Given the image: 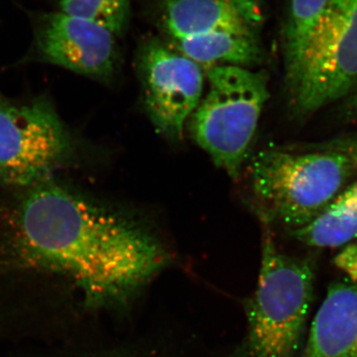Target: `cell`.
Returning a JSON list of instances; mask_svg holds the SVG:
<instances>
[{
  "instance_id": "cell-16",
  "label": "cell",
  "mask_w": 357,
  "mask_h": 357,
  "mask_svg": "<svg viewBox=\"0 0 357 357\" xmlns=\"http://www.w3.org/2000/svg\"><path fill=\"white\" fill-rule=\"evenodd\" d=\"M356 173H357V154H356ZM333 203L347 204V206L357 208V178L352 184L347 185V189L342 192L340 197Z\"/></svg>"
},
{
  "instance_id": "cell-8",
  "label": "cell",
  "mask_w": 357,
  "mask_h": 357,
  "mask_svg": "<svg viewBox=\"0 0 357 357\" xmlns=\"http://www.w3.org/2000/svg\"><path fill=\"white\" fill-rule=\"evenodd\" d=\"M138 65L152 123L167 137L180 138L203 95L201 67L157 39L143 44Z\"/></svg>"
},
{
  "instance_id": "cell-3",
  "label": "cell",
  "mask_w": 357,
  "mask_h": 357,
  "mask_svg": "<svg viewBox=\"0 0 357 357\" xmlns=\"http://www.w3.org/2000/svg\"><path fill=\"white\" fill-rule=\"evenodd\" d=\"M83 158V142L46 95L0 93V189L64 175Z\"/></svg>"
},
{
  "instance_id": "cell-14",
  "label": "cell",
  "mask_w": 357,
  "mask_h": 357,
  "mask_svg": "<svg viewBox=\"0 0 357 357\" xmlns=\"http://www.w3.org/2000/svg\"><path fill=\"white\" fill-rule=\"evenodd\" d=\"M62 13L91 21L119 37L128 29L130 0H56Z\"/></svg>"
},
{
  "instance_id": "cell-11",
  "label": "cell",
  "mask_w": 357,
  "mask_h": 357,
  "mask_svg": "<svg viewBox=\"0 0 357 357\" xmlns=\"http://www.w3.org/2000/svg\"><path fill=\"white\" fill-rule=\"evenodd\" d=\"M176 49L199 67L252 65L261 58L257 33L218 30L173 39Z\"/></svg>"
},
{
  "instance_id": "cell-2",
  "label": "cell",
  "mask_w": 357,
  "mask_h": 357,
  "mask_svg": "<svg viewBox=\"0 0 357 357\" xmlns=\"http://www.w3.org/2000/svg\"><path fill=\"white\" fill-rule=\"evenodd\" d=\"M356 151L264 150L251 164V185L268 218L293 230L332 206L356 173Z\"/></svg>"
},
{
  "instance_id": "cell-5",
  "label": "cell",
  "mask_w": 357,
  "mask_h": 357,
  "mask_svg": "<svg viewBox=\"0 0 357 357\" xmlns=\"http://www.w3.org/2000/svg\"><path fill=\"white\" fill-rule=\"evenodd\" d=\"M208 95L192 117V139L215 165L238 177L269 98L268 77L239 66L208 68Z\"/></svg>"
},
{
  "instance_id": "cell-7",
  "label": "cell",
  "mask_w": 357,
  "mask_h": 357,
  "mask_svg": "<svg viewBox=\"0 0 357 357\" xmlns=\"http://www.w3.org/2000/svg\"><path fill=\"white\" fill-rule=\"evenodd\" d=\"M32 45L22 63L57 66L81 76L107 82L119 60L116 36L84 18L57 13H32Z\"/></svg>"
},
{
  "instance_id": "cell-4",
  "label": "cell",
  "mask_w": 357,
  "mask_h": 357,
  "mask_svg": "<svg viewBox=\"0 0 357 357\" xmlns=\"http://www.w3.org/2000/svg\"><path fill=\"white\" fill-rule=\"evenodd\" d=\"M307 260L280 252L269 234L262 244L257 288L248 306V347L255 357H293L299 351L314 296Z\"/></svg>"
},
{
  "instance_id": "cell-9",
  "label": "cell",
  "mask_w": 357,
  "mask_h": 357,
  "mask_svg": "<svg viewBox=\"0 0 357 357\" xmlns=\"http://www.w3.org/2000/svg\"><path fill=\"white\" fill-rule=\"evenodd\" d=\"M171 39L218 30L257 33L264 22L261 0H155Z\"/></svg>"
},
{
  "instance_id": "cell-12",
  "label": "cell",
  "mask_w": 357,
  "mask_h": 357,
  "mask_svg": "<svg viewBox=\"0 0 357 357\" xmlns=\"http://www.w3.org/2000/svg\"><path fill=\"white\" fill-rule=\"evenodd\" d=\"M301 243L314 248H337L357 238V208L333 203L305 227L294 230Z\"/></svg>"
},
{
  "instance_id": "cell-1",
  "label": "cell",
  "mask_w": 357,
  "mask_h": 357,
  "mask_svg": "<svg viewBox=\"0 0 357 357\" xmlns=\"http://www.w3.org/2000/svg\"><path fill=\"white\" fill-rule=\"evenodd\" d=\"M0 251L62 270L96 300L131 292L165 259L147 232L63 175L0 189Z\"/></svg>"
},
{
  "instance_id": "cell-15",
  "label": "cell",
  "mask_w": 357,
  "mask_h": 357,
  "mask_svg": "<svg viewBox=\"0 0 357 357\" xmlns=\"http://www.w3.org/2000/svg\"><path fill=\"white\" fill-rule=\"evenodd\" d=\"M335 264L351 281H357V238L347 244L335 258Z\"/></svg>"
},
{
  "instance_id": "cell-13",
  "label": "cell",
  "mask_w": 357,
  "mask_h": 357,
  "mask_svg": "<svg viewBox=\"0 0 357 357\" xmlns=\"http://www.w3.org/2000/svg\"><path fill=\"white\" fill-rule=\"evenodd\" d=\"M337 0H291L284 31L286 79L299 65L310 34L321 14Z\"/></svg>"
},
{
  "instance_id": "cell-6",
  "label": "cell",
  "mask_w": 357,
  "mask_h": 357,
  "mask_svg": "<svg viewBox=\"0 0 357 357\" xmlns=\"http://www.w3.org/2000/svg\"><path fill=\"white\" fill-rule=\"evenodd\" d=\"M287 84L301 115L318 112L356 88L357 0H337L321 14Z\"/></svg>"
},
{
  "instance_id": "cell-17",
  "label": "cell",
  "mask_w": 357,
  "mask_h": 357,
  "mask_svg": "<svg viewBox=\"0 0 357 357\" xmlns=\"http://www.w3.org/2000/svg\"><path fill=\"white\" fill-rule=\"evenodd\" d=\"M351 112H354V114L357 115V93L351 100Z\"/></svg>"
},
{
  "instance_id": "cell-10",
  "label": "cell",
  "mask_w": 357,
  "mask_h": 357,
  "mask_svg": "<svg viewBox=\"0 0 357 357\" xmlns=\"http://www.w3.org/2000/svg\"><path fill=\"white\" fill-rule=\"evenodd\" d=\"M303 357H357V281L328 288L312 321Z\"/></svg>"
}]
</instances>
